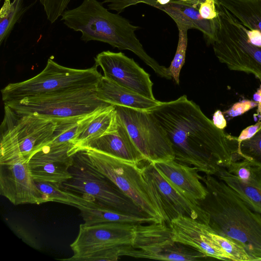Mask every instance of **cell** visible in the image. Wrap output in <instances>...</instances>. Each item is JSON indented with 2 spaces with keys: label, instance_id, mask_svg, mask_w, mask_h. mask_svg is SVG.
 Here are the masks:
<instances>
[{
  "label": "cell",
  "instance_id": "cell-24",
  "mask_svg": "<svg viewBox=\"0 0 261 261\" xmlns=\"http://www.w3.org/2000/svg\"><path fill=\"white\" fill-rule=\"evenodd\" d=\"M246 28L261 33V0H215Z\"/></svg>",
  "mask_w": 261,
  "mask_h": 261
},
{
  "label": "cell",
  "instance_id": "cell-18",
  "mask_svg": "<svg viewBox=\"0 0 261 261\" xmlns=\"http://www.w3.org/2000/svg\"><path fill=\"white\" fill-rule=\"evenodd\" d=\"M169 182L195 201L205 198L207 190L195 167L175 160L151 163Z\"/></svg>",
  "mask_w": 261,
  "mask_h": 261
},
{
  "label": "cell",
  "instance_id": "cell-39",
  "mask_svg": "<svg viewBox=\"0 0 261 261\" xmlns=\"http://www.w3.org/2000/svg\"><path fill=\"white\" fill-rule=\"evenodd\" d=\"M205 0H182L183 2L190 5L191 6L199 9L200 5L201 3L204 2Z\"/></svg>",
  "mask_w": 261,
  "mask_h": 261
},
{
  "label": "cell",
  "instance_id": "cell-36",
  "mask_svg": "<svg viewBox=\"0 0 261 261\" xmlns=\"http://www.w3.org/2000/svg\"><path fill=\"white\" fill-rule=\"evenodd\" d=\"M261 126V120L258 121L256 124L251 125L244 129L238 137V141L245 140L251 137L258 130Z\"/></svg>",
  "mask_w": 261,
  "mask_h": 261
},
{
  "label": "cell",
  "instance_id": "cell-9",
  "mask_svg": "<svg viewBox=\"0 0 261 261\" xmlns=\"http://www.w3.org/2000/svg\"><path fill=\"white\" fill-rule=\"evenodd\" d=\"M4 103L19 114H36L56 120L85 116L111 106L100 99L93 88L61 91Z\"/></svg>",
  "mask_w": 261,
  "mask_h": 261
},
{
  "label": "cell",
  "instance_id": "cell-31",
  "mask_svg": "<svg viewBox=\"0 0 261 261\" xmlns=\"http://www.w3.org/2000/svg\"><path fill=\"white\" fill-rule=\"evenodd\" d=\"M213 240L228 256L229 260L251 261L244 248L233 240L219 235L214 231L211 233Z\"/></svg>",
  "mask_w": 261,
  "mask_h": 261
},
{
  "label": "cell",
  "instance_id": "cell-3",
  "mask_svg": "<svg viewBox=\"0 0 261 261\" xmlns=\"http://www.w3.org/2000/svg\"><path fill=\"white\" fill-rule=\"evenodd\" d=\"M61 20L68 28L81 33V39L97 41L119 49L128 50L162 77L170 80L169 68L160 65L144 49L135 32L140 29L119 13H113L98 0H83L77 7L66 9Z\"/></svg>",
  "mask_w": 261,
  "mask_h": 261
},
{
  "label": "cell",
  "instance_id": "cell-12",
  "mask_svg": "<svg viewBox=\"0 0 261 261\" xmlns=\"http://www.w3.org/2000/svg\"><path fill=\"white\" fill-rule=\"evenodd\" d=\"M120 121L145 162L175 160L171 144L165 132L147 111L113 106Z\"/></svg>",
  "mask_w": 261,
  "mask_h": 261
},
{
  "label": "cell",
  "instance_id": "cell-29",
  "mask_svg": "<svg viewBox=\"0 0 261 261\" xmlns=\"http://www.w3.org/2000/svg\"><path fill=\"white\" fill-rule=\"evenodd\" d=\"M242 183L261 188V166L246 159L232 162L226 168Z\"/></svg>",
  "mask_w": 261,
  "mask_h": 261
},
{
  "label": "cell",
  "instance_id": "cell-27",
  "mask_svg": "<svg viewBox=\"0 0 261 261\" xmlns=\"http://www.w3.org/2000/svg\"><path fill=\"white\" fill-rule=\"evenodd\" d=\"M228 185L255 212L261 215V188L245 185L221 167L216 175Z\"/></svg>",
  "mask_w": 261,
  "mask_h": 261
},
{
  "label": "cell",
  "instance_id": "cell-26",
  "mask_svg": "<svg viewBox=\"0 0 261 261\" xmlns=\"http://www.w3.org/2000/svg\"><path fill=\"white\" fill-rule=\"evenodd\" d=\"M36 185L43 194L45 202H58L75 207L86 206L95 201L90 196H80L62 189L58 184L47 181H35Z\"/></svg>",
  "mask_w": 261,
  "mask_h": 261
},
{
  "label": "cell",
  "instance_id": "cell-28",
  "mask_svg": "<svg viewBox=\"0 0 261 261\" xmlns=\"http://www.w3.org/2000/svg\"><path fill=\"white\" fill-rule=\"evenodd\" d=\"M23 0H5L0 10V44L5 42L15 24L30 6L23 7Z\"/></svg>",
  "mask_w": 261,
  "mask_h": 261
},
{
  "label": "cell",
  "instance_id": "cell-25",
  "mask_svg": "<svg viewBox=\"0 0 261 261\" xmlns=\"http://www.w3.org/2000/svg\"><path fill=\"white\" fill-rule=\"evenodd\" d=\"M100 111L85 116L55 119L57 123L53 140L47 145L66 143L72 144L76 138L86 129Z\"/></svg>",
  "mask_w": 261,
  "mask_h": 261
},
{
  "label": "cell",
  "instance_id": "cell-7",
  "mask_svg": "<svg viewBox=\"0 0 261 261\" xmlns=\"http://www.w3.org/2000/svg\"><path fill=\"white\" fill-rule=\"evenodd\" d=\"M102 76L95 64L89 68L75 69L60 65L50 58L35 76L10 83L2 89V99L5 103L64 90L95 88Z\"/></svg>",
  "mask_w": 261,
  "mask_h": 261
},
{
  "label": "cell",
  "instance_id": "cell-38",
  "mask_svg": "<svg viewBox=\"0 0 261 261\" xmlns=\"http://www.w3.org/2000/svg\"><path fill=\"white\" fill-rule=\"evenodd\" d=\"M247 35L250 41L254 45L261 47V33L256 30H248Z\"/></svg>",
  "mask_w": 261,
  "mask_h": 261
},
{
  "label": "cell",
  "instance_id": "cell-4",
  "mask_svg": "<svg viewBox=\"0 0 261 261\" xmlns=\"http://www.w3.org/2000/svg\"><path fill=\"white\" fill-rule=\"evenodd\" d=\"M83 157L146 215L159 222L168 220L155 188L138 164L123 160L102 151L90 148L80 149ZM77 152V151H76Z\"/></svg>",
  "mask_w": 261,
  "mask_h": 261
},
{
  "label": "cell",
  "instance_id": "cell-8",
  "mask_svg": "<svg viewBox=\"0 0 261 261\" xmlns=\"http://www.w3.org/2000/svg\"><path fill=\"white\" fill-rule=\"evenodd\" d=\"M137 224L105 222L81 224L74 241L73 252L67 261H115L122 256L126 245L132 246Z\"/></svg>",
  "mask_w": 261,
  "mask_h": 261
},
{
  "label": "cell",
  "instance_id": "cell-13",
  "mask_svg": "<svg viewBox=\"0 0 261 261\" xmlns=\"http://www.w3.org/2000/svg\"><path fill=\"white\" fill-rule=\"evenodd\" d=\"M94 60L95 65L102 69L107 78L143 96L156 99L149 74L133 59L121 52L107 50L97 54Z\"/></svg>",
  "mask_w": 261,
  "mask_h": 261
},
{
  "label": "cell",
  "instance_id": "cell-32",
  "mask_svg": "<svg viewBox=\"0 0 261 261\" xmlns=\"http://www.w3.org/2000/svg\"><path fill=\"white\" fill-rule=\"evenodd\" d=\"M178 42L175 56L169 66V73L177 84L179 83V74L185 63L188 43L187 32L178 30Z\"/></svg>",
  "mask_w": 261,
  "mask_h": 261
},
{
  "label": "cell",
  "instance_id": "cell-40",
  "mask_svg": "<svg viewBox=\"0 0 261 261\" xmlns=\"http://www.w3.org/2000/svg\"></svg>",
  "mask_w": 261,
  "mask_h": 261
},
{
  "label": "cell",
  "instance_id": "cell-21",
  "mask_svg": "<svg viewBox=\"0 0 261 261\" xmlns=\"http://www.w3.org/2000/svg\"><path fill=\"white\" fill-rule=\"evenodd\" d=\"M166 13L175 21L178 30L196 29L201 31L211 43L215 37L213 19L202 18L199 9L179 0H171L167 5L156 7Z\"/></svg>",
  "mask_w": 261,
  "mask_h": 261
},
{
  "label": "cell",
  "instance_id": "cell-20",
  "mask_svg": "<svg viewBox=\"0 0 261 261\" xmlns=\"http://www.w3.org/2000/svg\"><path fill=\"white\" fill-rule=\"evenodd\" d=\"M97 96L112 105L148 111L161 102L123 87L102 75L95 88Z\"/></svg>",
  "mask_w": 261,
  "mask_h": 261
},
{
  "label": "cell",
  "instance_id": "cell-33",
  "mask_svg": "<svg viewBox=\"0 0 261 261\" xmlns=\"http://www.w3.org/2000/svg\"><path fill=\"white\" fill-rule=\"evenodd\" d=\"M42 5L47 19L50 23L56 22L66 10L71 0H37Z\"/></svg>",
  "mask_w": 261,
  "mask_h": 261
},
{
  "label": "cell",
  "instance_id": "cell-16",
  "mask_svg": "<svg viewBox=\"0 0 261 261\" xmlns=\"http://www.w3.org/2000/svg\"><path fill=\"white\" fill-rule=\"evenodd\" d=\"M143 167L161 200L168 223L179 215L191 217L208 225V216L195 201L167 180L151 163Z\"/></svg>",
  "mask_w": 261,
  "mask_h": 261
},
{
  "label": "cell",
  "instance_id": "cell-11",
  "mask_svg": "<svg viewBox=\"0 0 261 261\" xmlns=\"http://www.w3.org/2000/svg\"><path fill=\"white\" fill-rule=\"evenodd\" d=\"M166 224H137L132 246L126 248L123 256L172 261H196L206 257L197 250L174 241Z\"/></svg>",
  "mask_w": 261,
  "mask_h": 261
},
{
  "label": "cell",
  "instance_id": "cell-17",
  "mask_svg": "<svg viewBox=\"0 0 261 261\" xmlns=\"http://www.w3.org/2000/svg\"><path fill=\"white\" fill-rule=\"evenodd\" d=\"M172 239L177 242L190 246L207 257L229 260L228 256L213 240L211 227L189 216L179 215L168 224Z\"/></svg>",
  "mask_w": 261,
  "mask_h": 261
},
{
  "label": "cell",
  "instance_id": "cell-1",
  "mask_svg": "<svg viewBox=\"0 0 261 261\" xmlns=\"http://www.w3.org/2000/svg\"><path fill=\"white\" fill-rule=\"evenodd\" d=\"M147 111L165 132L176 161L216 176L221 167L242 160L238 137L216 127L186 95L161 101Z\"/></svg>",
  "mask_w": 261,
  "mask_h": 261
},
{
  "label": "cell",
  "instance_id": "cell-6",
  "mask_svg": "<svg viewBox=\"0 0 261 261\" xmlns=\"http://www.w3.org/2000/svg\"><path fill=\"white\" fill-rule=\"evenodd\" d=\"M215 37L211 43L218 60L232 70L252 73L261 80V47L249 40L247 29L216 3Z\"/></svg>",
  "mask_w": 261,
  "mask_h": 261
},
{
  "label": "cell",
  "instance_id": "cell-30",
  "mask_svg": "<svg viewBox=\"0 0 261 261\" xmlns=\"http://www.w3.org/2000/svg\"><path fill=\"white\" fill-rule=\"evenodd\" d=\"M239 142L238 154L261 166V126L251 137Z\"/></svg>",
  "mask_w": 261,
  "mask_h": 261
},
{
  "label": "cell",
  "instance_id": "cell-34",
  "mask_svg": "<svg viewBox=\"0 0 261 261\" xmlns=\"http://www.w3.org/2000/svg\"><path fill=\"white\" fill-rule=\"evenodd\" d=\"M201 16L206 19H213L217 16L215 0H205L199 8Z\"/></svg>",
  "mask_w": 261,
  "mask_h": 261
},
{
  "label": "cell",
  "instance_id": "cell-23",
  "mask_svg": "<svg viewBox=\"0 0 261 261\" xmlns=\"http://www.w3.org/2000/svg\"><path fill=\"white\" fill-rule=\"evenodd\" d=\"M117 113L113 106H110L97 113L86 129L72 144L71 154L84 147L89 141L117 130Z\"/></svg>",
  "mask_w": 261,
  "mask_h": 261
},
{
  "label": "cell",
  "instance_id": "cell-37",
  "mask_svg": "<svg viewBox=\"0 0 261 261\" xmlns=\"http://www.w3.org/2000/svg\"><path fill=\"white\" fill-rule=\"evenodd\" d=\"M212 121L216 127L221 129H223L226 125L224 117L220 110H217L215 112Z\"/></svg>",
  "mask_w": 261,
  "mask_h": 261
},
{
  "label": "cell",
  "instance_id": "cell-22",
  "mask_svg": "<svg viewBox=\"0 0 261 261\" xmlns=\"http://www.w3.org/2000/svg\"><path fill=\"white\" fill-rule=\"evenodd\" d=\"M86 224H94L105 222H121L134 224H145L159 222L149 216H139L114 210L94 201L88 205L77 207Z\"/></svg>",
  "mask_w": 261,
  "mask_h": 261
},
{
  "label": "cell",
  "instance_id": "cell-35",
  "mask_svg": "<svg viewBox=\"0 0 261 261\" xmlns=\"http://www.w3.org/2000/svg\"><path fill=\"white\" fill-rule=\"evenodd\" d=\"M13 229L16 234L27 244L36 249L40 248L36 240L24 228L19 225H15Z\"/></svg>",
  "mask_w": 261,
  "mask_h": 261
},
{
  "label": "cell",
  "instance_id": "cell-10",
  "mask_svg": "<svg viewBox=\"0 0 261 261\" xmlns=\"http://www.w3.org/2000/svg\"><path fill=\"white\" fill-rule=\"evenodd\" d=\"M71 178L60 185L65 190L93 198L98 203L122 212L149 216L114 184L93 168L80 151L73 154Z\"/></svg>",
  "mask_w": 261,
  "mask_h": 261
},
{
  "label": "cell",
  "instance_id": "cell-2",
  "mask_svg": "<svg viewBox=\"0 0 261 261\" xmlns=\"http://www.w3.org/2000/svg\"><path fill=\"white\" fill-rule=\"evenodd\" d=\"M200 179L207 194L198 203L208 216V225L242 246L251 261L261 260V215L222 180L206 174Z\"/></svg>",
  "mask_w": 261,
  "mask_h": 261
},
{
  "label": "cell",
  "instance_id": "cell-15",
  "mask_svg": "<svg viewBox=\"0 0 261 261\" xmlns=\"http://www.w3.org/2000/svg\"><path fill=\"white\" fill-rule=\"evenodd\" d=\"M72 146L70 143L47 145L31 155L28 165L34 180L61 185L70 179Z\"/></svg>",
  "mask_w": 261,
  "mask_h": 261
},
{
  "label": "cell",
  "instance_id": "cell-19",
  "mask_svg": "<svg viewBox=\"0 0 261 261\" xmlns=\"http://www.w3.org/2000/svg\"><path fill=\"white\" fill-rule=\"evenodd\" d=\"M117 120L118 128L116 132L92 140L81 149L86 147L95 149L135 164L145 162L126 129L118 117Z\"/></svg>",
  "mask_w": 261,
  "mask_h": 261
},
{
  "label": "cell",
  "instance_id": "cell-14",
  "mask_svg": "<svg viewBox=\"0 0 261 261\" xmlns=\"http://www.w3.org/2000/svg\"><path fill=\"white\" fill-rule=\"evenodd\" d=\"M29 159L18 158L0 164V194L14 205L45 203L29 169Z\"/></svg>",
  "mask_w": 261,
  "mask_h": 261
},
{
  "label": "cell",
  "instance_id": "cell-5",
  "mask_svg": "<svg viewBox=\"0 0 261 261\" xmlns=\"http://www.w3.org/2000/svg\"><path fill=\"white\" fill-rule=\"evenodd\" d=\"M55 119L36 114H19L4 105L0 126V164L31 155L49 144Z\"/></svg>",
  "mask_w": 261,
  "mask_h": 261
}]
</instances>
